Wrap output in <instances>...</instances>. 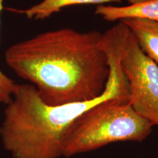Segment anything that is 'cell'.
Here are the masks:
<instances>
[{
  "label": "cell",
  "instance_id": "6da1fadb",
  "mask_svg": "<svg viewBox=\"0 0 158 158\" xmlns=\"http://www.w3.org/2000/svg\"><path fill=\"white\" fill-rule=\"evenodd\" d=\"M102 35L69 27L45 31L10 45L5 60L47 105L91 101L102 95L110 76Z\"/></svg>",
  "mask_w": 158,
  "mask_h": 158
},
{
  "label": "cell",
  "instance_id": "7a4b0ae2",
  "mask_svg": "<svg viewBox=\"0 0 158 158\" xmlns=\"http://www.w3.org/2000/svg\"><path fill=\"white\" fill-rule=\"evenodd\" d=\"M110 64L106 89L88 102L49 106L32 84H19L6 105L0 136L13 158H59L63 156L69 130L75 120L92 106L107 99L129 97L127 79L119 64L117 45L112 38L102 43Z\"/></svg>",
  "mask_w": 158,
  "mask_h": 158
},
{
  "label": "cell",
  "instance_id": "3957f363",
  "mask_svg": "<svg viewBox=\"0 0 158 158\" xmlns=\"http://www.w3.org/2000/svg\"><path fill=\"white\" fill-rule=\"evenodd\" d=\"M152 127L130 106L129 97L107 99L75 120L67 136L63 156L87 152L114 142H141L151 134Z\"/></svg>",
  "mask_w": 158,
  "mask_h": 158
},
{
  "label": "cell",
  "instance_id": "277c9868",
  "mask_svg": "<svg viewBox=\"0 0 158 158\" xmlns=\"http://www.w3.org/2000/svg\"><path fill=\"white\" fill-rule=\"evenodd\" d=\"M115 26L119 64L127 79L129 102L136 113L158 125V65L141 50L121 21Z\"/></svg>",
  "mask_w": 158,
  "mask_h": 158
},
{
  "label": "cell",
  "instance_id": "5b68a950",
  "mask_svg": "<svg viewBox=\"0 0 158 158\" xmlns=\"http://www.w3.org/2000/svg\"><path fill=\"white\" fill-rule=\"evenodd\" d=\"M95 13L107 21H121L126 19H141L158 23V0L123 7L98 5Z\"/></svg>",
  "mask_w": 158,
  "mask_h": 158
},
{
  "label": "cell",
  "instance_id": "8992f818",
  "mask_svg": "<svg viewBox=\"0 0 158 158\" xmlns=\"http://www.w3.org/2000/svg\"><path fill=\"white\" fill-rule=\"evenodd\" d=\"M131 31L141 50L158 64V23L141 19L121 20Z\"/></svg>",
  "mask_w": 158,
  "mask_h": 158
},
{
  "label": "cell",
  "instance_id": "52a82bcc",
  "mask_svg": "<svg viewBox=\"0 0 158 158\" xmlns=\"http://www.w3.org/2000/svg\"><path fill=\"white\" fill-rule=\"evenodd\" d=\"M120 0H43L24 11L29 19L43 20L57 13L63 7L78 5H99Z\"/></svg>",
  "mask_w": 158,
  "mask_h": 158
},
{
  "label": "cell",
  "instance_id": "ba28073f",
  "mask_svg": "<svg viewBox=\"0 0 158 158\" xmlns=\"http://www.w3.org/2000/svg\"><path fill=\"white\" fill-rule=\"evenodd\" d=\"M4 0H0V25L1 13L3 10ZM18 85L13 79L9 78L0 69V104L7 105L13 98Z\"/></svg>",
  "mask_w": 158,
  "mask_h": 158
},
{
  "label": "cell",
  "instance_id": "9c48e42d",
  "mask_svg": "<svg viewBox=\"0 0 158 158\" xmlns=\"http://www.w3.org/2000/svg\"><path fill=\"white\" fill-rule=\"evenodd\" d=\"M128 2L130 3V5H136V4H140V3H143L146 2H149L150 0H127Z\"/></svg>",
  "mask_w": 158,
  "mask_h": 158
}]
</instances>
